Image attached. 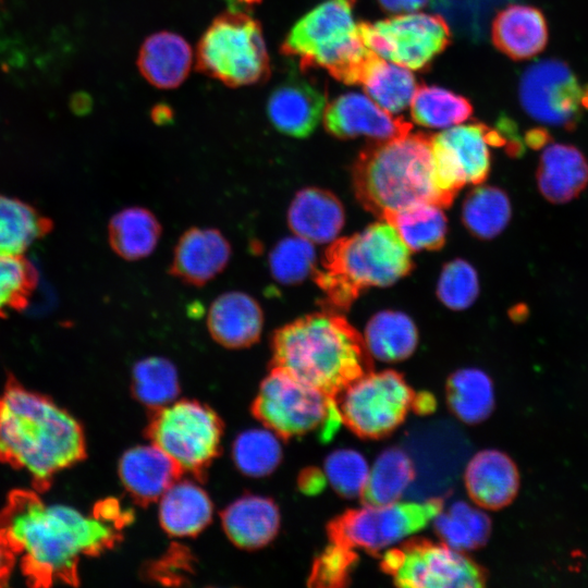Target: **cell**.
Here are the masks:
<instances>
[{"label":"cell","mask_w":588,"mask_h":588,"mask_svg":"<svg viewBox=\"0 0 588 588\" xmlns=\"http://www.w3.org/2000/svg\"><path fill=\"white\" fill-rule=\"evenodd\" d=\"M0 527L36 587L76 585L81 559L105 551L118 537L97 513L89 516L70 505L47 503L26 490L10 493Z\"/></svg>","instance_id":"obj_1"},{"label":"cell","mask_w":588,"mask_h":588,"mask_svg":"<svg viewBox=\"0 0 588 588\" xmlns=\"http://www.w3.org/2000/svg\"><path fill=\"white\" fill-rule=\"evenodd\" d=\"M84 456L79 422L47 396L9 380L0 394V462L25 471L44 490Z\"/></svg>","instance_id":"obj_2"},{"label":"cell","mask_w":588,"mask_h":588,"mask_svg":"<svg viewBox=\"0 0 588 588\" xmlns=\"http://www.w3.org/2000/svg\"><path fill=\"white\" fill-rule=\"evenodd\" d=\"M352 184L364 209L382 220L420 204L451 205L437 185L431 136L422 132L370 142L353 164Z\"/></svg>","instance_id":"obj_3"},{"label":"cell","mask_w":588,"mask_h":588,"mask_svg":"<svg viewBox=\"0 0 588 588\" xmlns=\"http://www.w3.org/2000/svg\"><path fill=\"white\" fill-rule=\"evenodd\" d=\"M272 366L335 395L368 365L364 339L339 313L297 318L272 335Z\"/></svg>","instance_id":"obj_4"},{"label":"cell","mask_w":588,"mask_h":588,"mask_svg":"<svg viewBox=\"0 0 588 588\" xmlns=\"http://www.w3.org/2000/svg\"><path fill=\"white\" fill-rule=\"evenodd\" d=\"M314 279L324 293L327 310L350 309L359 294L372 286H388L411 273V249L387 221L333 241Z\"/></svg>","instance_id":"obj_5"},{"label":"cell","mask_w":588,"mask_h":588,"mask_svg":"<svg viewBox=\"0 0 588 588\" xmlns=\"http://www.w3.org/2000/svg\"><path fill=\"white\" fill-rule=\"evenodd\" d=\"M353 0H326L290 29L280 51L296 58L301 72L320 68L335 79L358 84L371 53L363 42L353 15Z\"/></svg>","instance_id":"obj_6"},{"label":"cell","mask_w":588,"mask_h":588,"mask_svg":"<svg viewBox=\"0 0 588 588\" xmlns=\"http://www.w3.org/2000/svg\"><path fill=\"white\" fill-rule=\"evenodd\" d=\"M196 68L230 87L266 82L271 71L260 23L247 12L219 14L198 41Z\"/></svg>","instance_id":"obj_7"},{"label":"cell","mask_w":588,"mask_h":588,"mask_svg":"<svg viewBox=\"0 0 588 588\" xmlns=\"http://www.w3.org/2000/svg\"><path fill=\"white\" fill-rule=\"evenodd\" d=\"M253 413L282 438L318 431L328 439L342 421L332 395L277 367L261 382Z\"/></svg>","instance_id":"obj_8"},{"label":"cell","mask_w":588,"mask_h":588,"mask_svg":"<svg viewBox=\"0 0 588 588\" xmlns=\"http://www.w3.org/2000/svg\"><path fill=\"white\" fill-rule=\"evenodd\" d=\"M222 424L208 406L196 401L170 403L156 413L148 437L182 469L201 474L217 456Z\"/></svg>","instance_id":"obj_9"},{"label":"cell","mask_w":588,"mask_h":588,"mask_svg":"<svg viewBox=\"0 0 588 588\" xmlns=\"http://www.w3.org/2000/svg\"><path fill=\"white\" fill-rule=\"evenodd\" d=\"M339 394L335 402L342 421L368 438L382 437L395 429L414 402L411 388L392 370L364 372Z\"/></svg>","instance_id":"obj_10"},{"label":"cell","mask_w":588,"mask_h":588,"mask_svg":"<svg viewBox=\"0 0 588 588\" xmlns=\"http://www.w3.org/2000/svg\"><path fill=\"white\" fill-rule=\"evenodd\" d=\"M358 32L364 45L377 56L415 71L429 66L451 38L442 16L417 12L362 22Z\"/></svg>","instance_id":"obj_11"},{"label":"cell","mask_w":588,"mask_h":588,"mask_svg":"<svg viewBox=\"0 0 588 588\" xmlns=\"http://www.w3.org/2000/svg\"><path fill=\"white\" fill-rule=\"evenodd\" d=\"M441 510L439 501L366 504L350 511L331 526L336 544L380 551L401 542L433 519Z\"/></svg>","instance_id":"obj_12"},{"label":"cell","mask_w":588,"mask_h":588,"mask_svg":"<svg viewBox=\"0 0 588 588\" xmlns=\"http://www.w3.org/2000/svg\"><path fill=\"white\" fill-rule=\"evenodd\" d=\"M506 144L503 133L482 123L454 126L431 136L437 185L451 204L465 184L479 185L489 175V146Z\"/></svg>","instance_id":"obj_13"},{"label":"cell","mask_w":588,"mask_h":588,"mask_svg":"<svg viewBox=\"0 0 588 588\" xmlns=\"http://www.w3.org/2000/svg\"><path fill=\"white\" fill-rule=\"evenodd\" d=\"M519 101L534 120L574 131L583 115V85L569 65L560 59H544L523 73Z\"/></svg>","instance_id":"obj_14"},{"label":"cell","mask_w":588,"mask_h":588,"mask_svg":"<svg viewBox=\"0 0 588 588\" xmlns=\"http://www.w3.org/2000/svg\"><path fill=\"white\" fill-rule=\"evenodd\" d=\"M383 565L403 587H479L483 580L471 560L445 543H412L388 552Z\"/></svg>","instance_id":"obj_15"},{"label":"cell","mask_w":588,"mask_h":588,"mask_svg":"<svg viewBox=\"0 0 588 588\" xmlns=\"http://www.w3.org/2000/svg\"><path fill=\"white\" fill-rule=\"evenodd\" d=\"M322 120L326 131L341 139L365 136L383 140L412 131L411 123L359 93H346L327 103Z\"/></svg>","instance_id":"obj_16"},{"label":"cell","mask_w":588,"mask_h":588,"mask_svg":"<svg viewBox=\"0 0 588 588\" xmlns=\"http://www.w3.org/2000/svg\"><path fill=\"white\" fill-rule=\"evenodd\" d=\"M327 93L305 78L293 74L279 84L267 101V114L280 133L296 138L309 136L322 119Z\"/></svg>","instance_id":"obj_17"},{"label":"cell","mask_w":588,"mask_h":588,"mask_svg":"<svg viewBox=\"0 0 588 588\" xmlns=\"http://www.w3.org/2000/svg\"><path fill=\"white\" fill-rule=\"evenodd\" d=\"M231 258V245L217 229L191 228L179 238L170 273L182 282L201 286L223 271Z\"/></svg>","instance_id":"obj_18"},{"label":"cell","mask_w":588,"mask_h":588,"mask_svg":"<svg viewBox=\"0 0 588 588\" xmlns=\"http://www.w3.org/2000/svg\"><path fill=\"white\" fill-rule=\"evenodd\" d=\"M262 326V309L258 302L246 293H223L209 307V333L217 343L228 348L253 345L259 340Z\"/></svg>","instance_id":"obj_19"},{"label":"cell","mask_w":588,"mask_h":588,"mask_svg":"<svg viewBox=\"0 0 588 588\" xmlns=\"http://www.w3.org/2000/svg\"><path fill=\"white\" fill-rule=\"evenodd\" d=\"M494 46L515 61L531 59L541 53L549 40L547 20L538 8L510 4L502 9L492 23Z\"/></svg>","instance_id":"obj_20"},{"label":"cell","mask_w":588,"mask_h":588,"mask_svg":"<svg viewBox=\"0 0 588 588\" xmlns=\"http://www.w3.org/2000/svg\"><path fill=\"white\" fill-rule=\"evenodd\" d=\"M181 473L180 466L154 443L126 451L119 464L124 487L140 503L159 500Z\"/></svg>","instance_id":"obj_21"},{"label":"cell","mask_w":588,"mask_h":588,"mask_svg":"<svg viewBox=\"0 0 588 588\" xmlns=\"http://www.w3.org/2000/svg\"><path fill=\"white\" fill-rule=\"evenodd\" d=\"M465 486L470 498L480 507L501 509L516 497L519 474L505 453L485 450L469 461L465 470Z\"/></svg>","instance_id":"obj_22"},{"label":"cell","mask_w":588,"mask_h":588,"mask_svg":"<svg viewBox=\"0 0 588 588\" xmlns=\"http://www.w3.org/2000/svg\"><path fill=\"white\" fill-rule=\"evenodd\" d=\"M540 194L551 204H566L588 186V159L568 144L548 145L536 172Z\"/></svg>","instance_id":"obj_23"},{"label":"cell","mask_w":588,"mask_h":588,"mask_svg":"<svg viewBox=\"0 0 588 588\" xmlns=\"http://www.w3.org/2000/svg\"><path fill=\"white\" fill-rule=\"evenodd\" d=\"M345 222L342 203L330 191L306 187L296 193L287 210L292 232L310 243L333 241Z\"/></svg>","instance_id":"obj_24"},{"label":"cell","mask_w":588,"mask_h":588,"mask_svg":"<svg viewBox=\"0 0 588 588\" xmlns=\"http://www.w3.org/2000/svg\"><path fill=\"white\" fill-rule=\"evenodd\" d=\"M193 61V53L187 41L180 35L163 30L158 32L143 42L137 65L140 74L151 85L172 89L187 77Z\"/></svg>","instance_id":"obj_25"},{"label":"cell","mask_w":588,"mask_h":588,"mask_svg":"<svg viewBox=\"0 0 588 588\" xmlns=\"http://www.w3.org/2000/svg\"><path fill=\"white\" fill-rule=\"evenodd\" d=\"M226 536L238 547L260 548L270 542L278 532L280 515L269 499L245 495L230 504L222 513Z\"/></svg>","instance_id":"obj_26"},{"label":"cell","mask_w":588,"mask_h":588,"mask_svg":"<svg viewBox=\"0 0 588 588\" xmlns=\"http://www.w3.org/2000/svg\"><path fill=\"white\" fill-rule=\"evenodd\" d=\"M159 500L160 523L172 536H195L212 517V503L208 494L187 480L173 482Z\"/></svg>","instance_id":"obj_27"},{"label":"cell","mask_w":588,"mask_h":588,"mask_svg":"<svg viewBox=\"0 0 588 588\" xmlns=\"http://www.w3.org/2000/svg\"><path fill=\"white\" fill-rule=\"evenodd\" d=\"M358 84L363 85L368 97L392 114L409 106L418 87L409 69L382 59L372 51L364 64Z\"/></svg>","instance_id":"obj_28"},{"label":"cell","mask_w":588,"mask_h":588,"mask_svg":"<svg viewBox=\"0 0 588 588\" xmlns=\"http://www.w3.org/2000/svg\"><path fill=\"white\" fill-rule=\"evenodd\" d=\"M161 233L162 228L156 216L143 207L119 211L108 225L112 250L128 261L148 257L155 250Z\"/></svg>","instance_id":"obj_29"},{"label":"cell","mask_w":588,"mask_h":588,"mask_svg":"<svg viewBox=\"0 0 588 588\" xmlns=\"http://www.w3.org/2000/svg\"><path fill=\"white\" fill-rule=\"evenodd\" d=\"M363 339L372 357L381 362H400L416 350L418 332L407 315L384 310L368 321Z\"/></svg>","instance_id":"obj_30"},{"label":"cell","mask_w":588,"mask_h":588,"mask_svg":"<svg viewBox=\"0 0 588 588\" xmlns=\"http://www.w3.org/2000/svg\"><path fill=\"white\" fill-rule=\"evenodd\" d=\"M51 229V220L34 207L0 194V256H23Z\"/></svg>","instance_id":"obj_31"},{"label":"cell","mask_w":588,"mask_h":588,"mask_svg":"<svg viewBox=\"0 0 588 588\" xmlns=\"http://www.w3.org/2000/svg\"><path fill=\"white\" fill-rule=\"evenodd\" d=\"M443 208L433 204L416 205L391 215L383 220L395 228L411 250H438L448 231Z\"/></svg>","instance_id":"obj_32"},{"label":"cell","mask_w":588,"mask_h":588,"mask_svg":"<svg viewBox=\"0 0 588 588\" xmlns=\"http://www.w3.org/2000/svg\"><path fill=\"white\" fill-rule=\"evenodd\" d=\"M511 216V201L499 187H476L463 203V224L480 240H491L499 235L509 224Z\"/></svg>","instance_id":"obj_33"},{"label":"cell","mask_w":588,"mask_h":588,"mask_svg":"<svg viewBox=\"0 0 588 588\" xmlns=\"http://www.w3.org/2000/svg\"><path fill=\"white\" fill-rule=\"evenodd\" d=\"M448 400L453 413L464 422L485 420L494 406L491 379L482 370L461 369L448 382Z\"/></svg>","instance_id":"obj_34"},{"label":"cell","mask_w":588,"mask_h":588,"mask_svg":"<svg viewBox=\"0 0 588 588\" xmlns=\"http://www.w3.org/2000/svg\"><path fill=\"white\" fill-rule=\"evenodd\" d=\"M414 478L408 455L401 449L382 451L369 468L363 497L368 504H388L400 501Z\"/></svg>","instance_id":"obj_35"},{"label":"cell","mask_w":588,"mask_h":588,"mask_svg":"<svg viewBox=\"0 0 588 588\" xmlns=\"http://www.w3.org/2000/svg\"><path fill=\"white\" fill-rule=\"evenodd\" d=\"M437 534L443 543L458 551L477 548L490 534V519L481 509L456 501L433 517Z\"/></svg>","instance_id":"obj_36"},{"label":"cell","mask_w":588,"mask_h":588,"mask_svg":"<svg viewBox=\"0 0 588 588\" xmlns=\"http://www.w3.org/2000/svg\"><path fill=\"white\" fill-rule=\"evenodd\" d=\"M409 105L412 119L432 128L458 124L473 113V107L465 97L438 86L417 87Z\"/></svg>","instance_id":"obj_37"},{"label":"cell","mask_w":588,"mask_h":588,"mask_svg":"<svg viewBox=\"0 0 588 588\" xmlns=\"http://www.w3.org/2000/svg\"><path fill=\"white\" fill-rule=\"evenodd\" d=\"M134 395L144 405L159 409L176 397L179 378L174 365L162 357H148L135 364L132 372Z\"/></svg>","instance_id":"obj_38"},{"label":"cell","mask_w":588,"mask_h":588,"mask_svg":"<svg viewBox=\"0 0 588 588\" xmlns=\"http://www.w3.org/2000/svg\"><path fill=\"white\" fill-rule=\"evenodd\" d=\"M270 429H250L241 433L233 445V457L237 468L253 477L266 476L279 465L282 449Z\"/></svg>","instance_id":"obj_39"},{"label":"cell","mask_w":588,"mask_h":588,"mask_svg":"<svg viewBox=\"0 0 588 588\" xmlns=\"http://www.w3.org/2000/svg\"><path fill=\"white\" fill-rule=\"evenodd\" d=\"M315 261L313 243L297 235L278 242L269 255L271 275L284 285L301 283L314 274Z\"/></svg>","instance_id":"obj_40"},{"label":"cell","mask_w":588,"mask_h":588,"mask_svg":"<svg viewBox=\"0 0 588 588\" xmlns=\"http://www.w3.org/2000/svg\"><path fill=\"white\" fill-rule=\"evenodd\" d=\"M37 283L36 268L23 256H0V317L26 308Z\"/></svg>","instance_id":"obj_41"},{"label":"cell","mask_w":588,"mask_h":588,"mask_svg":"<svg viewBox=\"0 0 588 588\" xmlns=\"http://www.w3.org/2000/svg\"><path fill=\"white\" fill-rule=\"evenodd\" d=\"M368 462L359 452L340 449L324 462V476L333 489L345 497L363 495L369 475Z\"/></svg>","instance_id":"obj_42"},{"label":"cell","mask_w":588,"mask_h":588,"mask_svg":"<svg viewBox=\"0 0 588 588\" xmlns=\"http://www.w3.org/2000/svg\"><path fill=\"white\" fill-rule=\"evenodd\" d=\"M478 293V277L471 265L455 259L443 267L437 285V296L448 308L466 309L475 302Z\"/></svg>","instance_id":"obj_43"},{"label":"cell","mask_w":588,"mask_h":588,"mask_svg":"<svg viewBox=\"0 0 588 588\" xmlns=\"http://www.w3.org/2000/svg\"><path fill=\"white\" fill-rule=\"evenodd\" d=\"M348 549L335 543V547L326 552L316 563L313 578L321 584L338 580L342 578L345 566L348 562Z\"/></svg>","instance_id":"obj_44"},{"label":"cell","mask_w":588,"mask_h":588,"mask_svg":"<svg viewBox=\"0 0 588 588\" xmlns=\"http://www.w3.org/2000/svg\"><path fill=\"white\" fill-rule=\"evenodd\" d=\"M16 555L0 527V587L5 586L15 564Z\"/></svg>","instance_id":"obj_45"},{"label":"cell","mask_w":588,"mask_h":588,"mask_svg":"<svg viewBox=\"0 0 588 588\" xmlns=\"http://www.w3.org/2000/svg\"><path fill=\"white\" fill-rule=\"evenodd\" d=\"M381 8L390 13H409L424 8L428 0H378Z\"/></svg>","instance_id":"obj_46"},{"label":"cell","mask_w":588,"mask_h":588,"mask_svg":"<svg viewBox=\"0 0 588 588\" xmlns=\"http://www.w3.org/2000/svg\"><path fill=\"white\" fill-rule=\"evenodd\" d=\"M552 140L553 138L549 130L543 126L530 128L525 133L526 145L535 150L544 148L546 146L551 144Z\"/></svg>","instance_id":"obj_47"},{"label":"cell","mask_w":588,"mask_h":588,"mask_svg":"<svg viewBox=\"0 0 588 588\" xmlns=\"http://www.w3.org/2000/svg\"><path fill=\"white\" fill-rule=\"evenodd\" d=\"M152 119L158 124L167 123L168 121L172 120V112L166 105H158L152 110Z\"/></svg>","instance_id":"obj_48"},{"label":"cell","mask_w":588,"mask_h":588,"mask_svg":"<svg viewBox=\"0 0 588 588\" xmlns=\"http://www.w3.org/2000/svg\"><path fill=\"white\" fill-rule=\"evenodd\" d=\"M230 4L229 10L248 12L253 5L259 4L261 0H225Z\"/></svg>","instance_id":"obj_49"},{"label":"cell","mask_w":588,"mask_h":588,"mask_svg":"<svg viewBox=\"0 0 588 588\" xmlns=\"http://www.w3.org/2000/svg\"><path fill=\"white\" fill-rule=\"evenodd\" d=\"M89 103L90 100L87 99L86 95L77 94L76 98H73L72 100V108L77 112H81L82 110L86 111V109L89 108Z\"/></svg>","instance_id":"obj_50"},{"label":"cell","mask_w":588,"mask_h":588,"mask_svg":"<svg viewBox=\"0 0 588 588\" xmlns=\"http://www.w3.org/2000/svg\"><path fill=\"white\" fill-rule=\"evenodd\" d=\"M581 107L588 110V83L583 85Z\"/></svg>","instance_id":"obj_51"},{"label":"cell","mask_w":588,"mask_h":588,"mask_svg":"<svg viewBox=\"0 0 588 588\" xmlns=\"http://www.w3.org/2000/svg\"><path fill=\"white\" fill-rule=\"evenodd\" d=\"M2 5V0H0V7Z\"/></svg>","instance_id":"obj_52"}]
</instances>
